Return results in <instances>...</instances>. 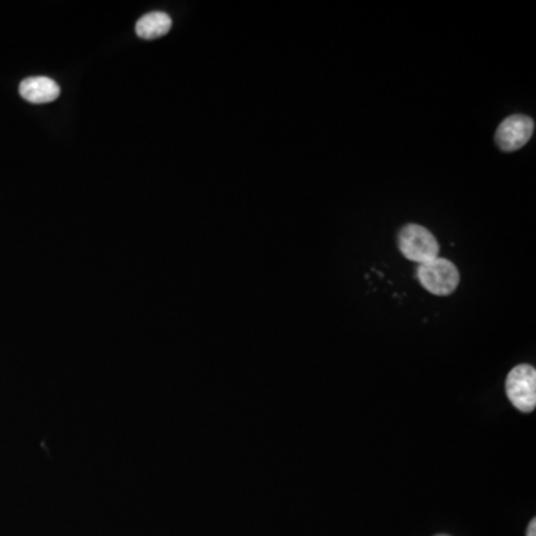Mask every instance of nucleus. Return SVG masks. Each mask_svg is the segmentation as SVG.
Masks as SVG:
<instances>
[{
	"instance_id": "1",
	"label": "nucleus",
	"mask_w": 536,
	"mask_h": 536,
	"mask_svg": "<svg viewBox=\"0 0 536 536\" xmlns=\"http://www.w3.org/2000/svg\"><path fill=\"white\" fill-rule=\"evenodd\" d=\"M417 279L428 293L446 297L456 291L461 275L452 261L446 258H435L432 261L419 266Z\"/></svg>"
},
{
	"instance_id": "2",
	"label": "nucleus",
	"mask_w": 536,
	"mask_h": 536,
	"mask_svg": "<svg viewBox=\"0 0 536 536\" xmlns=\"http://www.w3.org/2000/svg\"><path fill=\"white\" fill-rule=\"evenodd\" d=\"M398 246L404 257L419 264L438 258L439 244L435 235L417 224H408L399 231Z\"/></svg>"
},
{
	"instance_id": "3",
	"label": "nucleus",
	"mask_w": 536,
	"mask_h": 536,
	"mask_svg": "<svg viewBox=\"0 0 536 536\" xmlns=\"http://www.w3.org/2000/svg\"><path fill=\"white\" fill-rule=\"evenodd\" d=\"M506 396L519 412L532 413L536 407V370L522 363L511 370L506 381Z\"/></svg>"
},
{
	"instance_id": "4",
	"label": "nucleus",
	"mask_w": 536,
	"mask_h": 536,
	"mask_svg": "<svg viewBox=\"0 0 536 536\" xmlns=\"http://www.w3.org/2000/svg\"><path fill=\"white\" fill-rule=\"evenodd\" d=\"M535 121L523 114H515L502 121L498 127L495 140L504 152H515L523 148L532 138Z\"/></svg>"
},
{
	"instance_id": "5",
	"label": "nucleus",
	"mask_w": 536,
	"mask_h": 536,
	"mask_svg": "<svg viewBox=\"0 0 536 536\" xmlns=\"http://www.w3.org/2000/svg\"><path fill=\"white\" fill-rule=\"evenodd\" d=\"M20 94L26 102L33 105H45L57 100L60 96V87L55 81L47 76H33L21 81Z\"/></svg>"
},
{
	"instance_id": "6",
	"label": "nucleus",
	"mask_w": 536,
	"mask_h": 536,
	"mask_svg": "<svg viewBox=\"0 0 536 536\" xmlns=\"http://www.w3.org/2000/svg\"><path fill=\"white\" fill-rule=\"evenodd\" d=\"M172 29V18L166 13H151L143 15L136 24V35L142 39H158Z\"/></svg>"
},
{
	"instance_id": "7",
	"label": "nucleus",
	"mask_w": 536,
	"mask_h": 536,
	"mask_svg": "<svg viewBox=\"0 0 536 536\" xmlns=\"http://www.w3.org/2000/svg\"><path fill=\"white\" fill-rule=\"evenodd\" d=\"M535 532H536V520L533 519L532 522H531V523H529L528 535H526V536H535Z\"/></svg>"
},
{
	"instance_id": "8",
	"label": "nucleus",
	"mask_w": 536,
	"mask_h": 536,
	"mask_svg": "<svg viewBox=\"0 0 536 536\" xmlns=\"http://www.w3.org/2000/svg\"><path fill=\"white\" fill-rule=\"evenodd\" d=\"M435 536H448V535H435Z\"/></svg>"
}]
</instances>
